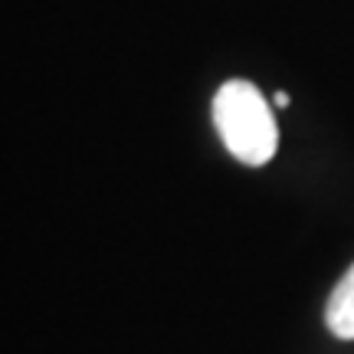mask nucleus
Listing matches in <instances>:
<instances>
[{"mask_svg":"<svg viewBox=\"0 0 354 354\" xmlns=\"http://www.w3.org/2000/svg\"><path fill=\"white\" fill-rule=\"evenodd\" d=\"M214 125L227 151L250 167L272 161L279 148V128L263 92L246 79H230L214 99Z\"/></svg>","mask_w":354,"mask_h":354,"instance_id":"f257e3e1","label":"nucleus"},{"mask_svg":"<svg viewBox=\"0 0 354 354\" xmlns=\"http://www.w3.org/2000/svg\"><path fill=\"white\" fill-rule=\"evenodd\" d=\"M325 325L335 338L342 342H354V266L342 276V282L335 286L325 308Z\"/></svg>","mask_w":354,"mask_h":354,"instance_id":"f03ea898","label":"nucleus"}]
</instances>
